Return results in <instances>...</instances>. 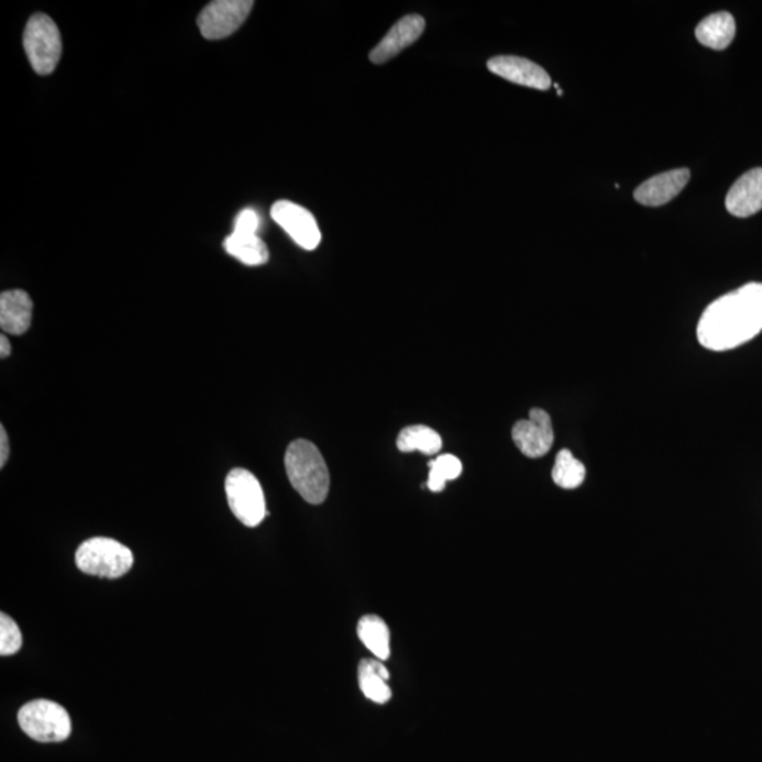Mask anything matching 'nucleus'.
I'll return each mask as SVG.
<instances>
[{"mask_svg":"<svg viewBox=\"0 0 762 762\" xmlns=\"http://www.w3.org/2000/svg\"><path fill=\"white\" fill-rule=\"evenodd\" d=\"M358 685L363 695L368 700L375 702L378 705H385L391 699V689L388 686L390 672L386 669L380 660L367 659L362 660L358 664Z\"/></svg>","mask_w":762,"mask_h":762,"instance_id":"nucleus-16","label":"nucleus"},{"mask_svg":"<svg viewBox=\"0 0 762 762\" xmlns=\"http://www.w3.org/2000/svg\"><path fill=\"white\" fill-rule=\"evenodd\" d=\"M10 455V445L7 431L4 427H0V467L7 465Z\"/></svg>","mask_w":762,"mask_h":762,"instance_id":"nucleus-24","label":"nucleus"},{"mask_svg":"<svg viewBox=\"0 0 762 762\" xmlns=\"http://www.w3.org/2000/svg\"><path fill=\"white\" fill-rule=\"evenodd\" d=\"M462 462L453 455H441L430 462V476L427 487L433 493L445 489L446 482L455 481L462 475Z\"/></svg>","mask_w":762,"mask_h":762,"instance_id":"nucleus-21","label":"nucleus"},{"mask_svg":"<svg viewBox=\"0 0 762 762\" xmlns=\"http://www.w3.org/2000/svg\"><path fill=\"white\" fill-rule=\"evenodd\" d=\"M258 229H261V217H258V213L254 209H243L236 218L233 232L257 235Z\"/></svg>","mask_w":762,"mask_h":762,"instance_id":"nucleus-23","label":"nucleus"},{"mask_svg":"<svg viewBox=\"0 0 762 762\" xmlns=\"http://www.w3.org/2000/svg\"><path fill=\"white\" fill-rule=\"evenodd\" d=\"M284 462L298 495L310 505H322L330 493L331 477L320 450L310 441L297 440L288 445Z\"/></svg>","mask_w":762,"mask_h":762,"instance_id":"nucleus-2","label":"nucleus"},{"mask_svg":"<svg viewBox=\"0 0 762 762\" xmlns=\"http://www.w3.org/2000/svg\"><path fill=\"white\" fill-rule=\"evenodd\" d=\"M357 636L377 660L386 661L390 656V630L380 617L367 615L357 625Z\"/></svg>","mask_w":762,"mask_h":762,"instance_id":"nucleus-17","label":"nucleus"},{"mask_svg":"<svg viewBox=\"0 0 762 762\" xmlns=\"http://www.w3.org/2000/svg\"><path fill=\"white\" fill-rule=\"evenodd\" d=\"M426 26V19L420 14H408V16L398 20L390 32L372 49L371 56H368L371 62L385 64L388 59L395 58L402 49L410 47L422 36Z\"/></svg>","mask_w":762,"mask_h":762,"instance_id":"nucleus-11","label":"nucleus"},{"mask_svg":"<svg viewBox=\"0 0 762 762\" xmlns=\"http://www.w3.org/2000/svg\"><path fill=\"white\" fill-rule=\"evenodd\" d=\"M76 562L84 574L118 579L132 570L133 554L126 545L112 538L97 537L79 545Z\"/></svg>","mask_w":762,"mask_h":762,"instance_id":"nucleus-3","label":"nucleus"},{"mask_svg":"<svg viewBox=\"0 0 762 762\" xmlns=\"http://www.w3.org/2000/svg\"><path fill=\"white\" fill-rule=\"evenodd\" d=\"M727 211L737 218H749L762 209V168L750 169L730 188Z\"/></svg>","mask_w":762,"mask_h":762,"instance_id":"nucleus-13","label":"nucleus"},{"mask_svg":"<svg viewBox=\"0 0 762 762\" xmlns=\"http://www.w3.org/2000/svg\"><path fill=\"white\" fill-rule=\"evenodd\" d=\"M253 7L252 0H217L199 14L198 27L208 40L229 37L246 22Z\"/></svg>","mask_w":762,"mask_h":762,"instance_id":"nucleus-7","label":"nucleus"},{"mask_svg":"<svg viewBox=\"0 0 762 762\" xmlns=\"http://www.w3.org/2000/svg\"><path fill=\"white\" fill-rule=\"evenodd\" d=\"M33 301L23 290L3 291L0 296V328L10 335H23L32 325Z\"/></svg>","mask_w":762,"mask_h":762,"instance_id":"nucleus-14","label":"nucleus"},{"mask_svg":"<svg viewBox=\"0 0 762 762\" xmlns=\"http://www.w3.org/2000/svg\"><path fill=\"white\" fill-rule=\"evenodd\" d=\"M397 448L406 453L420 451L426 455H437L442 448V438L430 427L411 426L405 428L398 435Z\"/></svg>","mask_w":762,"mask_h":762,"instance_id":"nucleus-19","label":"nucleus"},{"mask_svg":"<svg viewBox=\"0 0 762 762\" xmlns=\"http://www.w3.org/2000/svg\"><path fill=\"white\" fill-rule=\"evenodd\" d=\"M272 218L287 235L306 251H313L321 243V231L316 217L308 209L290 201H278L272 208Z\"/></svg>","mask_w":762,"mask_h":762,"instance_id":"nucleus-9","label":"nucleus"},{"mask_svg":"<svg viewBox=\"0 0 762 762\" xmlns=\"http://www.w3.org/2000/svg\"><path fill=\"white\" fill-rule=\"evenodd\" d=\"M697 42L711 49H726L736 36V20L729 12H719L702 20L695 30Z\"/></svg>","mask_w":762,"mask_h":762,"instance_id":"nucleus-15","label":"nucleus"},{"mask_svg":"<svg viewBox=\"0 0 762 762\" xmlns=\"http://www.w3.org/2000/svg\"><path fill=\"white\" fill-rule=\"evenodd\" d=\"M12 353V346H10L9 339L7 335L0 336V357L7 358Z\"/></svg>","mask_w":762,"mask_h":762,"instance_id":"nucleus-25","label":"nucleus"},{"mask_svg":"<svg viewBox=\"0 0 762 762\" xmlns=\"http://www.w3.org/2000/svg\"><path fill=\"white\" fill-rule=\"evenodd\" d=\"M586 467L577 461L571 451L564 450L557 453L552 479L561 489L574 490L585 482Z\"/></svg>","mask_w":762,"mask_h":762,"instance_id":"nucleus-20","label":"nucleus"},{"mask_svg":"<svg viewBox=\"0 0 762 762\" xmlns=\"http://www.w3.org/2000/svg\"><path fill=\"white\" fill-rule=\"evenodd\" d=\"M487 68H489L495 76L505 78L512 84L521 85V87L546 91L552 85L550 74H548L544 68L527 58L499 56L489 59Z\"/></svg>","mask_w":762,"mask_h":762,"instance_id":"nucleus-10","label":"nucleus"},{"mask_svg":"<svg viewBox=\"0 0 762 762\" xmlns=\"http://www.w3.org/2000/svg\"><path fill=\"white\" fill-rule=\"evenodd\" d=\"M223 247L231 256L238 258L239 262L247 264V266H262L270 257L266 243L257 235L233 232L223 242Z\"/></svg>","mask_w":762,"mask_h":762,"instance_id":"nucleus-18","label":"nucleus"},{"mask_svg":"<svg viewBox=\"0 0 762 762\" xmlns=\"http://www.w3.org/2000/svg\"><path fill=\"white\" fill-rule=\"evenodd\" d=\"M22 632L12 617L0 615V655L8 656L16 654L22 649Z\"/></svg>","mask_w":762,"mask_h":762,"instance_id":"nucleus-22","label":"nucleus"},{"mask_svg":"<svg viewBox=\"0 0 762 762\" xmlns=\"http://www.w3.org/2000/svg\"><path fill=\"white\" fill-rule=\"evenodd\" d=\"M762 331V284L749 283L717 298L702 313L697 341L709 351L726 352L744 345Z\"/></svg>","mask_w":762,"mask_h":762,"instance_id":"nucleus-1","label":"nucleus"},{"mask_svg":"<svg viewBox=\"0 0 762 762\" xmlns=\"http://www.w3.org/2000/svg\"><path fill=\"white\" fill-rule=\"evenodd\" d=\"M225 492L229 507L242 524L257 527L267 516L264 492L253 473L242 467L229 472Z\"/></svg>","mask_w":762,"mask_h":762,"instance_id":"nucleus-6","label":"nucleus"},{"mask_svg":"<svg viewBox=\"0 0 762 762\" xmlns=\"http://www.w3.org/2000/svg\"><path fill=\"white\" fill-rule=\"evenodd\" d=\"M23 43L34 71L40 76L54 73L62 58L63 40L52 18L43 13L30 18L24 30Z\"/></svg>","mask_w":762,"mask_h":762,"instance_id":"nucleus-5","label":"nucleus"},{"mask_svg":"<svg viewBox=\"0 0 762 762\" xmlns=\"http://www.w3.org/2000/svg\"><path fill=\"white\" fill-rule=\"evenodd\" d=\"M20 729L38 743H62L71 735V717L56 702L37 699L19 710Z\"/></svg>","mask_w":762,"mask_h":762,"instance_id":"nucleus-4","label":"nucleus"},{"mask_svg":"<svg viewBox=\"0 0 762 762\" xmlns=\"http://www.w3.org/2000/svg\"><path fill=\"white\" fill-rule=\"evenodd\" d=\"M511 435L522 455L531 460L545 456L555 440L551 417L541 408H532L527 420L518 421Z\"/></svg>","mask_w":762,"mask_h":762,"instance_id":"nucleus-8","label":"nucleus"},{"mask_svg":"<svg viewBox=\"0 0 762 762\" xmlns=\"http://www.w3.org/2000/svg\"><path fill=\"white\" fill-rule=\"evenodd\" d=\"M691 172L687 168L671 169L642 183L634 191L636 201L645 207H661L680 196L689 183Z\"/></svg>","mask_w":762,"mask_h":762,"instance_id":"nucleus-12","label":"nucleus"}]
</instances>
